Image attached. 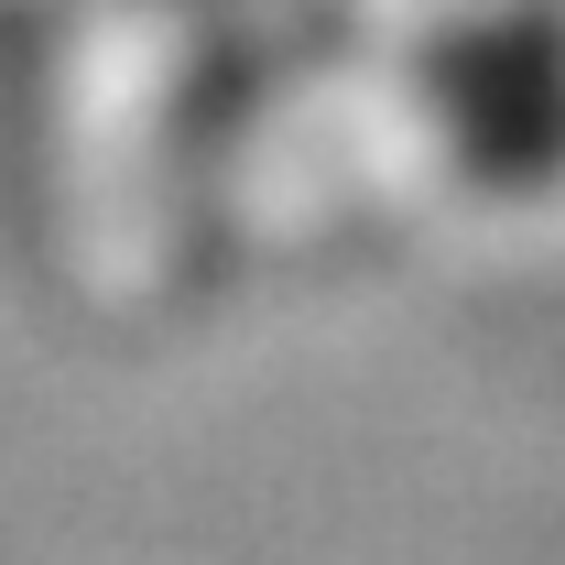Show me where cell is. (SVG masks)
Returning <instances> with one entry per match:
<instances>
[{"label": "cell", "mask_w": 565, "mask_h": 565, "mask_svg": "<svg viewBox=\"0 0 565 565\" xmlns=\"http://www.w3.org/2000/svg\"><path fill=\"white\" fill-rule=\"evenodd\" d=\"M414 109L500 196L565 185V0H479L435 22L414 44Z\"/></svg>", "instance_id": "obj_1"}]
</instances>
